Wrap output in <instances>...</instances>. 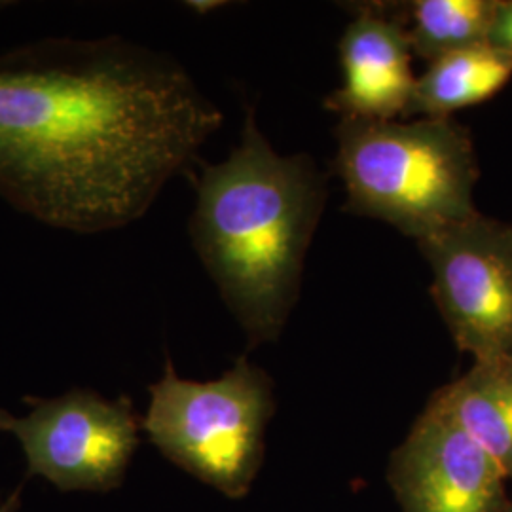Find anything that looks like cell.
I'll use <instances>...</instances> for the list:
<instances>
[{
    "instance_id": "obj_12",
    "label": "cell",
    "mask_w": 512,
    "mask_h": 512,
    "mask_svg": "<svg viewBox=\"0 0 512 512\" xmlns=\"http://www.w3.org/2000/svg\"><path fill=\"white\" fill-rule=\"evenodd\" d=\"M488 44L512 57V0H497Z\"/></svg>"
},
{
    "instance_id": "obj_13",
    "label": "cell",
    "mask_w": 512,
    "mask_h": 512,
    "mask_svg": "<svg viewBox=\"0 0 512 512\" xmlns=\"http://www.w3.org/2000/svg\"><path fill=\"white\" fill-rule=\"evenodd\" d=\"M19 509H21V486L8 495V499L0 505V512H18Z\"/></svg>"
},
{
    "instance_id": "obj_4",
    "label": "cell",
    "mask_w": 512,
    "mask_h": 512,
    "mask_svg": "<svg viewBox=\"0 0 512 512\" xmlns=\"http://www.w3.org/2000/svg\"><path fill=\"white\" fill-rule=\"evenodd\" d=\"M148 391L143 429L165 458L226 497L249 494L275 408L268 374L239 357L219 380L192 382L167 359Z\"/></svg>"
},
{
    "instance_id": "obj_9",
    "label": "cell",
    "mask_w": 512,
    "mask_h": 512,
    "mask_svg": "<svg viewBox=\"0 0 512 512\" xmlns=\"http://www.w3.org/2000/svg\"><path fill=\"white\" fill-rule=\"evenodd\" d=\"M429 403L486 450L512 480V355L475 361Z\"/></svg>"
},
{
    "instance_id": "obj_8",
    "label": "cell",
    "mask_w": 512,
    "mask_h": 512,
    "mask_svg": "<svg viewBox=\"0 0 512 512\" xmlns=\"http://www.w3.org/2000/svg\"><path fill=\"white\" fill-rule=\"evenodd\" d=\"M406 25L378 8H361L340 40L344 82L325 107L340 118L393 122L410 114L416 76Z\"/></svg>"
},
{
    "instance_id": "obj_6",
    "label": "cell",
    "mask_w": 512,
    "mask_h": 512,
    "mask_svg": "<svg viewBox=\"0 0 512 512\" xmlns=\"http://www.w3.org/2000/svg\"><path fill=\"white\" fill-rule=\"evenodd\" d=\"M456 346L475 361L512 355V224L475 213L418 241Z\"/></svg>"
},
{
    "instance_id": "obj_7",
    "label": "cell",
    "mask_w": 512,
    "mask_h": 512,
    "mask_svg": "<svg viewBox=\"0 0 512 512\" xmlns=\"http://www.w3.org/2000/svg\"><path fill=\"white\" fill-rule=\"evenodd\" d=\"M507 480L495 459L431 403L389 463V484L404 512H507Z\"/></svg>"
},
{
    "instance_id": "obj_3",
    "label": "cell",
    "mask_w": 512,
    "mask_h": 512,
    "mask_svg": "<svg viewBox=\"0 0 512 512\" xmlns=\"http://www.w3.org/2000/svg\"><path fill=\"white\" fill-rule=\"evenodd\" d=\"M334 135V167L346 186L348 211L387 222L416 241L478 213L475 143L458 120L340 118Z\"/></svg>"
},
{
    "instance_id": "obj_1",
    "label": "cell",
    "mask_w": 512,
    "mask_h": 512,
    "mask_svg": "<svg viewBox=\"0 0 512 512\" xmlns=\"http://www.w3.org/2000/svg\"><path fill=\"white\" fill-rule=\"evenodd\" d=\"M220 124L169 55L120 37L25 44L0 54V196L59 230H118Z\"/></svg>"
},
{
    "instance_id": "obj_11",
    "label": "cell",
    "mask_w": 512,
    "mask_h": 512,
    "mask_svg": "<svg viewBox=\"0 0 512 512\" xmlns=\"http://www.w3.org/2000/svg\"><path fill=\"white\" fill-rule=\"evenodd\" d=\"M497 0H416L406 27L412 54L425 61L488 44Z\"/></svg>"
},
{
    "instance_id": "obj_5",
    "label": "cell",
    "mask_w": 512,
    "mask_h": 512,
    "mask_svg": "<svg viewBox=\"0 0 512 512\" xmlns=\"http://www.w3.org/2000/svg\"><path fill=\"white\" fill-rule=\"evenodd\" d=\"M31 414L0 410V431L19 440L25 478L40 475L59 492H110L122 486L139 446L143 421L128 397L103 399L92 389H71L57 399L25 397Z\"/></svg>"
},
{
    "instance_id": "obj_14",
    "label": "cell",
    "mask_w": 512,
    "mask_h": 512,
    "mask_svg": "<svg viewBox=\"0 0 512 512\" xmlns=\"http://www.w3.org/2000/svg\"><path fill=\"white\" fill-rule=\"evenodd\" d=\"M507 512H512V499H511V503H509V509H507Z\"/></svg>"
},
{
    "instance_id": "obj_2",
    "label": "cell",
    "mask_w": 512,
    "mask_h": 512,
    "mask_svg": "<svg viewBox=\"0 0 512 512\" xmlns=\"http://www.w3.org/2000/svg\"><path fill=\"white\" fill-rule=\"evenodd\" d=\"M325 198L310 156L275 152L251 109L238 147L203 167L190 236L251 346L285 329Z\"/></svg>"
},
{
    "instance_id": "obj_10",
    "label": "cell",
    "mask_w": 512,
    "mask_h": 512,
    "mask_svg": "<svg viewBox=\"0 0 512 512\" xmlns=\"http://www.w3.org/2000/svg\"><path fill=\"white\" fill-rule=\"evenodd\" d=\"M512 78V57L490 44L442 55L416 80L410 114L452 118L459 109L490 101Z\"/></svg>"
}]
</instances>
